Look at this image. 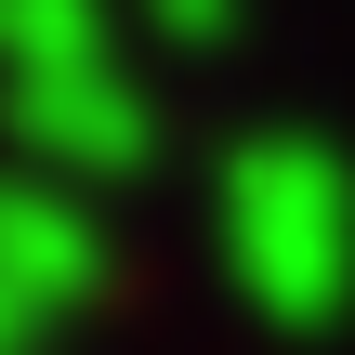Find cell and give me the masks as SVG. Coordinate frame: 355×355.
Segmentation results:
<instances>
[{
	"label": "cell",
	"instance_id": "cell-1",
	"mask_svg": "<svg viewBox=\"0 0 355 355\" xmlns=\"http://www.w3.org/2000/svg\"><path fill=\"white\" fill-rule=\"evenodd\" d=\"M211 263L277 343H329L355 316V145L263 119L211 158Z\"/></svg>",
	"mask_w": 355,
	"mask_h": 355
},
{
	"label": "cell",
	"instance_id": "cell-2",
	"mask_svg": "<svg viewBox=\"0 0 355 355\" xmlns=\"http://www.w3.org/2000/svg\"><path fill=\"white\" fill-rule=\"evenodd\" d=\"M0 132H13V171H53L79 198L158 171V92L119 53L105 66H66V79H0Z\"/></svg>",
	"mask_w": 355,
	"mask_h": 355
},
{
	"label": "cell",
	"instance_id": "cell-3",
	"mask_svg": "<svg viewBox=\"0 0 355 355\" xmlns=\"http://www.w3.org/2000/svg\"><path fill=\"white\" fill-rule=\"evenodd\" d=\"M0 290H13L40 329L92 316V303L119 290V250H105V224H92L79 184H53V171H0Z\"/></svg>",
	"mask_w": 355,
	"mask_h": 355
},
{
	"label": "cell",
	"instance_id": "cell-4",
	"mask_svg": "<svg viewBox=\"0 0 355 355\" xmlns=\"http://www.w3.org/2000/svg\"><path fill=\"white\" fill-rule=\"evenodd\" d=\"M105 0H0V79H66V66H105Z\"/></svg>",
	"mask_w": 355,
	"mask_h": 355
},
{
	"label": "cell",
	"instance_id": "cell-5",
	"mask_svg": "<svg viewBox=\"0 0 355 355\" xmlns=\"http://www.w3.org/2000/svg\"><path fill=\"white\" fill-rule=\"evenodd\" d=\"M237 26H250V0H145V40H158V53H184V66L237 53Z\"/></svg>",
	"mask_w": 355,
	"mask_h": 355
}]
</instances>
